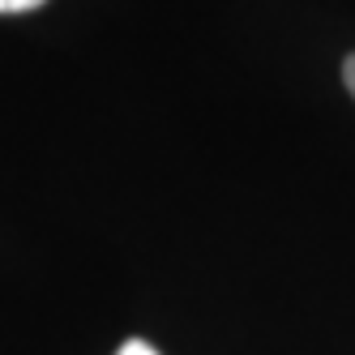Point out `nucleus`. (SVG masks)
<instances>
[{
  "mask_svg": "<svg viewBox=\"0 0 355 355\" xmlns=\"http://www.w3.org/2000/svg\"><path fill=\"white\" fill-rule=\"evenodd\" d=\"M39 5H47V0H0V13H31Z\"/></svg>",
  "mask_w": 355,
  "mask_h": 355,
  "instance_id": "obj_1",
  "label": "nucleus"
},
{
  "mask_svg": "<svg viewBox=\"0 0 355 355\" xmlns=\"http://www.w3.org/2000/svg\"><path fill=\"white\" fill-rule=\"evenodd\" d=\"M116 355H159L150 343H141V338H129V343H120V351Z\"/></svg>",
  "mask_w": 355,
  "mask_h": 355,
  "instance_id": "obj_2",
  "label": "nucleus"
},
{
  "mask_svg": "<svg viewBox=\"0 0 355 355\" xmlns=\"http://www.w3.org/2000/svg\"><path fill=\"white\" fill-rule=\"evenodd\" d=\"M343 82H347V90L355 98V56H347V64H343Z\"/></svg>",
  "mask_w": 355,
  "mask_h": 355,
  "instance_id": "obj_3",
  "label": "nucleus"
}]
</instances>
